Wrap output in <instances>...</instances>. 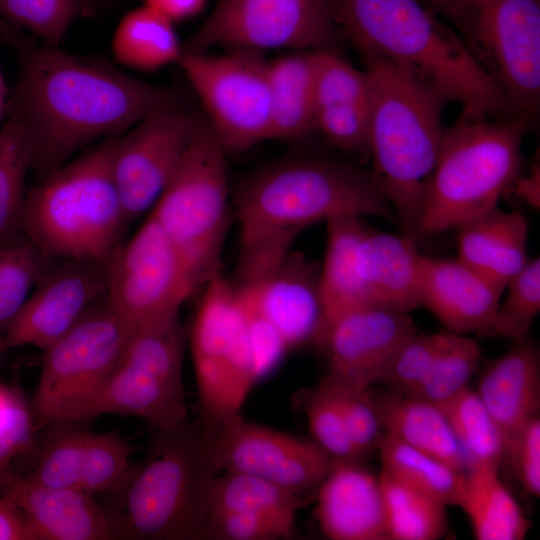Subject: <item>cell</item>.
Segmentation results:
<instances>
[{
    "instance_id": "cell-16",
    "label": "cell",
    "mask_w": 540,
    "mask_h": 540,
    "mask_svg": "<svg viewBox=\"0 0 540 540\" xmlns=\"http://www.w3.org/2000/svg\"><path fill=\"white\" fill-rule=\"evenodd\" d=\"M221 472L254 475L298 495L318 488L334 459L314 440L237 418L212 434Z\"/></svg>"
},
{
    "instance_id": "cell-34",
    "label": "cell",
    "mask_w": 540,
    "mask_h": 540,
    "mask_svg": "<svg viewBox=\"0 0 540 540\" xmlns=\"http://www.w3.org/2000/svg\"><path fill=\"white\" fill-rule=\"evenodd\" d=\"M377 450L381 472L399 483L432 496L447 506L463 499L465 472L384 433Z\"/></svg>"
},
{
    "instance_id": "cell-45",
    "label": "cell",
    "mask_w": 540,
    "mask_h": 540,
    "mask_svg": "<svg viewBox=\"0 0 540 540\" xmlns=\"http://www.w3.org/2000/svg\"><path fill=\"white\" fill-rule=\"evenodd\" d=\"M331 380L337 390L350 439L360 456L363 457L377 449L385 433L373 393L370 388L346 385Z\"/></svg>"
},
{
    "instance_id": "cell-55",
    "label": "cell",
    "mask_w": 540,
    "mask_h": 540,
    "mask_svg": "<svg viewBox=\"0 0 540 540\" xmlns=\"http://www.w3.org/2000/svg\"><path fill=\"white\" fill-rule=\"evenodd\" d=\"M5 341H4V333L0 330V354L6 350Z\"/></svg>"
},
{
    "instance_id": "cell-7",
    "label": "cell",
    "mask_w": 540,
    "mask_h": 540,
    "mask_svg": "<svg viewBox=\"0 0 540 540\" xmlns=\"http://www.w3.org/2000/svg\"><path fill=\"white\" fill-rule=\"evenodd\" d=\"M528 116L490 121L460 115L444 128L420 215L421 238L456 229L495 207L519 175Z\"/></svg>"
},
{
    "instance_id": "cell-33",
    "label": "cell",
    "mask_w": 540,
    "mask_h": 540,
    "mask_svg": "<svg viewBox=\"0 0 540 540\" xmlns=\"http://www.w3.org/2000/svg\"><path fill=\"white\" fill-rule=\"evenodd\" d=\"M174 22L143 5L129 11L118 23L112 37V54L122 66L155 71L179 62L184 48Z\"/></svg>"
},
{
    "instance_id": "cell-15",
    "label": "cell",
    "mask_w": 540,
    "mask_h": 540,
    "mask_svg": "<svg viewBox=\"0 0 540 540\" xmlns=\"http://www.w3.org/2000/svg\"><path fill=\"white\" fill-rule=\"evenodd\" d=\"M199 122L177 105L149 115L118 137L112 174L129 223L153 209Z\"/></svg>"
},
{
    "instance_id": "cell-32",
    "label": "cell",
    "mask_w": 540,
    "mask_h": 540,
    "mask_svg": "<svg viewBox=\"0 0 540 540\" xmlns=\"http://www.w3.org/2000/svg\"><path fill=\"white\" fill-rule=\"evenodd\" d=\"M460 508L478 540H522L531 527L523 510L499 477V468L475 465L465 471Z\"/></svg>"
},
{
    "instance_id": "cell-2",
    "label": "cell",
    "mask_w": 540,
    "mask_h": 540,
    "mask_svg": "<svg viewBox=\"0 0 540 540\" xmlns=\"http://www.w3.org/2000/svg\"><path fill=\"white\" fill-rule=\"evenodd\" d=\"M240 228L238 281L268 274L298 234L342 216L396 219L372 171L321 157H297L263 167L234 197Z\"/></svg>"
},
{
    "instance_id": "cell-43",
    "label": "cell",
    "mask_w": 540,
    "mask_h": 540,
    "mask_svg": "<svg viewBox=\"0 0 540 540\" xmlns=\"http://www.w3.org/2000/svg\"><path fill=\"white\" fill-rule=\"evenodd\" d=\"M507 294L499 303L491 335L513 340L530 334L540 312V260L529 259L525 267L506 285Z\"/></svg>"
},
{
    "instance_id": "cell-39",
    "label": "cell",
    "mask_w": 540,
    "mask_h": 540,
    "mask_svg": "<svg viewBox=\"0 0 540 540\" xmlns=\"http://www.w3.org/2000/svg\"><path fill=\"white\" fill-rule=\"evenodd\" d=\"M481 359L482 351L475 339L446 333L427 375L410 396L443 406L469 387Z\"/></svg>"
},
{
    "instance_id": "cell-10",
    "label": "cell",
    "mask_w": 540,
    "mask_h": 540,
    "mask_svg": "<svg viewBox=\"0 0 540 540\" xmlns=\"http://www.w3.org/2000/svg\"><path fill=\"white\" fill-rule=\"evenodd\" d=\"M190 333L200 422L212 434L242 417L258 381L234 282L221 272L204 285Z\"/></svg>"
},
{
    "instance_id": "cell-17",
    "label": "cell",
    "mask_w": 540,
    "mask_h": 540,
    "mask_svg": "<svg viewBox=\"0 0 540 540\" xmlns=\"http://www.w3.org/2000/svg\"><path fill=\"white\" fill-rule=\"evenodd\" d=\"M109 260L68 259L46 272L5 330L6 348L33 345L45 350L66 335L105 298Z\"/></svg>"
},
{
    "instance_id": "cell-50",
    "label": "cell",
    "mask_w": 540,
    "mask_h": 540,
    "mask_svg": "<svg viewBox=\"0 0 540 540\" xmlns=\"http://www.w3.org/2000/svg\"><path fill=\"white\" fill-rule=\"evenodd\" d=\"M0 540H34L22 512L4 493L0 496Z\"/></svg>"
},
{
    "instance_id": "cell-8",
    "label": "cell",
    "mask_w": 540,
    "mask_h": 540,
    "mask_svg": "<svg viewBox=\"0 0 540 540\" xmlns=\"http://www.w3.org/2000/svg\"><path fill=\"white\" fill-rule=\"evenodd\" d=\"M226 155L200 121L149 213L179 250L198 288L220 272L231 208Z\"/></svg>"
},
{
    "instance_id": "cell-24",
    "label": "cell",
    "mask_w": 540,
    "mask_h": 540,
    "mask_svg": "<svg viewBox=\"0 0 540 540\" xmlns=\"http://www.w3.org/2000/svg\"><path fill=\"white\" fill-rule=\"evenodd\" d=\"M315 128L329 143L347 151L368 150L371 91L365 70L334 52L317 51Z\"/></svg>"
},
{
    "instance_id": "cell-41",
    "label": "cell",
    "mask_w": 540,
    "mask_h": 540,
    "mask_svg": "<svg viewBox=\"0 0 540 540\" xmlns=\"http://www.w3.org/2000/svg\"><path fill=\"white\" fill-rule=\"evenodd\" d=\"M313 440L336 460H360L343 417L334 382L323 377L314 387L301 394Z\"/></svg>"
},
{
    "instance_id": "cell-29",
    "label": "cell",
    "mask_w": 540,
    "mask_h": 540,
    "mask_svg": "<svg viewBox=\"0 0 540 540\" xmlns=\"http://www.w3.org/2000/svg\"><path fill=\"white\" fill-rule=\"evenodd\" d=\"M385 433L465 472L467 462L442 407L410 395L373 393Z\"/></svg>"
},
{
    "instance_id": "cell-21",
    "label": "cell",
    "mask_w": 540,
    "mask_h": 540,
    "mask_svg": "<svg viewBox=\"0 0 540 540\" xmlns=\"http://www.w3.org/2000/svg\"><path fill=\"white\" fill-rule=\"evenodd\" d=\"M4 494L22 512L34 540H111L106 508L90 494L39 483L29 476L4 473Z\"/></svg>"
},
{
    "instance_id": "cell-27",
    "label": "cell",
    "mask_w": 540,
    "mask_h": 540,
    "mask_svg": "<svg viewBox=\"0 0 540 540\" xmlns=\"http://www.w3.org/2000/svg\"><path fill=\"white\" fill-rule=\"evenodd\" d=\"M456 259L502 293L528 263V224L521 212L495 207L456 228Z\"/></svg>"
},
{
    "instance_id": "cell-54",
    "label": "cell",
    "mask_w": 540,
    "mask_h": 540,
    "mask_svg": "<svg viewBox=\"0 0 540 540\" xmlns=\"http://www.w3.org/2000/svg\"><path fill=\"white\" fill-rule=\"evenodd\" d=\"M417 1H423L430 4L438 12L441 11L444 4V0H417Z\"/></svg>"
},
{
    "instance_id": "cell-44",
    "label": "cell",
    "mask_w": 540,
    "mask_h": 540,
    "mask_svg": "<svg viewBox=\"0 0 540 540\" xmlns=\"http://www.w3.org/2000/svg\"><path fill=\"white\" fill-rule=\"evenodd\" d=\"M445 334L417 331L411 335L393 354L376 384L393 393L411 395L427 375Z\"/></svg>"
},
{
    "instance_id": "cell-53",
    "label": "cell",
    "mask_w": 540,
    "mask_h": 540,
    "mask_svg": "<svg viewBox=\"0 0 540 540\" xmlns=\"http://www.w3.org/2000/svg\"><path fill=\"white\" fill-rule=\"evenodd\" d=\"M10 92L0 66V119L7 114Z\"/></svg>"
},
{
    "instance_id": "cell-36",
    "label": "cell",
    "mask_w": 540,
    "mask_h": 540,
    "mask_svg": "<svg viewBox=\"0 0 540 540\" xmlns=\"http://www.w3.org/2000/svg\"><path fill=\"white\" fill-rule=\"evenodd\" d=\"M33 168V151L27 131L13 116L0 129V245L13 244L22 232L27 190L25 180Z\"/></svg>"
},
{
    "instance_id": "cell-25",
    "label": "cell",
    "mask_w": 540,
    "mask_h": 540,
    "mask_svg": "<svg viewBox=\"0 0 540 540\" xmlns=\"http://www.w3.org/2000/svg\"><path fill=\"white\" fill-rule=\"evenodd\" d=\"M476 392L509 445L540 410V351L530 334L487 364Z\"/></svg>"
},
{
    "instance_id": "cell-23",
    "label": "cell",
    "mask_w": 540,
    "mask_h": 540,
    "mask_svg": "<svg viewBox=\"0 0 540 540\" xmlns=\"http://www.w3.org/2000/svg\"><path fill=\"white\" fill-rule=\"evenodd\" d=\"M502 294L483 275L456 258L423 256L421 307L452 333L491 336Z\"/></svg>"
},
{
    "instance_id": "cell-1",
    "label": "cell",
    "mask_w": 540,
    "mask_h": 540,
    "mask_svg": "<svg viewBox=\"0 0 540 540\" xmlns=\"http://www.w3.org/2000/svg\"><path fill=\"white\" fill-rule=\"evenodd\" d=\"M19 75L7 114L30 138L40 178L96 140L123 134L149 115L177 106L174 93L111 64L18 41Z\"/></svg>"
},
{
    "instance_id": "cell-38",
    "label": "cell",
    "mask_w": 540,
    "mask_h": 540,
    "mask_svg": "<svg viewBox=\"0 0 540 540\" xmlns=\"http://www.w3.org/2000/svg\"><path fill=\"white\" fill-rule=\"evenodd\" d=\"M442 407L465 456L467 469L475 465L500 467L507 456V440L475 390H463Z\"/></svg>"
},
{
    "instance_id": "cell-48",
    "label": "cell",
    "mask_w": 540,
    "mask_h": 540,
    "mask_svg": "<svg viewBox=\"0 0 540 540\" xmlns=\"http://www.w3.org/2000/svg\"><path fill=\"white\" fill-rule=\"evenodd\" d=\"M32 424L31 412L22 395L0 386V478L12 459L30 447Z\"/></svg>"
},
{
    "instance_id": "cell-11",
    "label": "cell",
    "mask_w": 540,
    "mask_h": 540,
    "mask_svg": "<svg viewBox=\"0 0 540 540\" xmlns=\"http://www.w3.org/2000/svg\"><path fill=\"white\" fill-rule=\"evenodd\" d=\"M130 327L96 304L61 339L44 350L33 404L43 424L82 420L120 362Z\"/></svg>"
},
{
    "instance_id": "cell-4",
    "label": "cell",
    "mask_w": 540,
    "mask_h": 540,
    "mask_svg": "<svg viewBox=\"0 0 540 540\" xmlns=\"http://www.w3.org/2000/svg\"><path fill=\"white\" fill-rule=\"evenodd\" d=\"M154 432L145 461L111 492L113 539H202L221 473L212 433L200 420Z\"/></svg>"
},
{
    "instance_id": "cell-12",
    "label": "cell",
    "mask_w": 540,
    "mask_h": 540,
    "mask_svg": "<svg viewBox=\"0 0 540 540\" xmlns=\"http://www.w3.org/2000/svg\"><path fill=\"white\" fill-rule=\"evenodd\" d=\"M267 62L258 51L248 49L223 55L184 51L178 62L226 154L271 139Z\"/></svg>"
},
{
    "instance_id": "cell-37",
    "label": "cell",
    "mask_w": 540,
    "mask_h": 540,
    "mask_svg": "<svg viewBox=\"0 0 540 540\" xmlns=\"http://www.w3.org/2000/svg\"><path fill=\"white\" fill-rule=\"evenodd\" d=\"M301 505L300 495L280 485L254 475L224 471L215 481L210 512L255 513L294 528Z\"/></svg>"
},
{
    "instance_id": "cell-47",
    "label": "cell",
    "mask_w": 540,
    "mask_h": 540,
    "mask_svg": "<svg viewBox=\"0 0 540 540\" xmlns=\"http://www.w3.org/2000/svg\"><path fill=\"white\" fill-rule=\"evenodd\" d=\"M242 308L258 380L269 374L288 350L252 296L234 283Z\"/></svg>"
},
{
    "instance_id": "cell-18",
    "label": "cell",
    "mask_w": 540,
    "mask_h": 540,
    "mask_svg": "<svg viewBox=\"0 0 540 540\" xmlns=\"http://www.w3.org/2000/svg\"><path fill=\"white\" fill-rule=\"evenodd\" d=\"M416 332L410 313L378 305L349 311L326 327L319 342L327 352V376L370 388L399 346Z\"/></svg>"
},
{
    "instance_id": "cell-3",
    "label": "cell",
    "mask_w": 540,
    "mask_h": 540,
    "mask_svg": "<svg viewBox=\"0 0 540 540\" xmlns=\"http://www.w3.org/2000/svg\"><path fill=\"white\" fill-rule=\"evenodd\" d=\"M339 28L366 59L399 65L471 118L512 111L455 30L417 0H329ZM514 113V112H513Z\"/></svg>"
},
{
    "instance_id": "cell-40",
    "label": "cell",
    "mask_w": 540,
    "mask_h": 540,
    "mask_svg": "<svg viewBox=\"0 0 540 540\" xmlns=\"http://www.w3.org/2000/svg\"><path fill=\"white\" fill-rule=\"evenodd\" d=\"M95 0H0V17L59 48L70 26L95 12Z\"/></svg>"
},
{
    "instance_id": "cell-9",
    "label": "cell",
    "mask_w": 540,
    "mask_h": 540,
    "mask_svg": "<svg viewBox=\"0 0 540 540\" xmlns=\"http://www.w3.org/2000/svg\"><path fill=\"white\" fill-rule=\"evenodd\" d=\"M440 13L514 114L531 117L540 99V0H444Z\"/></svg>"
},
{
    "instance_id": "cell-42",
    "label": "cell",
    "mask_w": 540,
    "mask_h": 540,
    "mask_svg": "<svg viewBox=\"0 0 540 540\" xmlns=\"http://www.w3.org/2000/svg\"><path fill=\"white\" fill-rule=\"evenodd\" d=\"M28 239L0 245V330L4 333L46 273L45 260Z\"/></svg>"
},
{
    "instance_id": "cell-14",
    "label": "cell",
    "mask_w": 540,
    "mask_h": 540,
    "mask_svg": "<svg viewBox=\"0 0 540 540\" xmlns=\"http://www.w3.org/2000/svg\"><path fill=\"white\" fill-rule=\"evenodd\" d=\"M197 288L179 250L149 214L110 258L105 302L133 329L179 314Z\"/></svg>"
},
{
    "instance_id": "cell-6",
    "label": "cell",
    "mask_w": 540,
    "mask_h": 540,
    "mask_svg": "<svg viewBox=\"0 0 540 540\" xmlns=\"http://www.w3.org/2000/svg\"><path fill=\"white\" fill-rule=\"evenodd\" d=\"M119 135L101 140L27 191L22 232L48 258L108 261L129 224L113 174Z\"/></svg>"
},
{
    "instance_id": "cell-28",
    "label": "cell",
    "mask_w": 540,
    "mask_h": 540,
    "mask_svg": "<svg viewBox=\"0 0 540 540\" xmlns=\"http://www.w3.org/2000/svg\"><path fill=\"white\" fill-rule=\"evenodd\" d=\"M102 414L138 417L153 430L175 428L189 420L183 384L121 361L84 419Z\"/></svg>"
},
{
    "instance_id": "cell-52",
    "label": "cell",
    "mask_w": 540,
    "mask_h": 540,
    "mask_svg": "<svg viewBox=\"0 0 540 540\" xmlns=\"http://www.w3.org/2000/svg\"><path fill=\"white\" fill-rule=\"evenodd\" d=\"M514 193L532 207L540 205V171L539 165L532 168L529 175H518L511 185Z\"/></svg>"
},
{
    "instance_id": "cell-22",
    "label": "cell",
    "mask_w": 540,
    "mask_h": 540,
    "mask_svg": "<svg viewBox=\"0 0 540 540\" xmlns=\"http://www.w3.org/2000/svg\"><path fill=\"white\" fill-rule=\"evenodd\" d=\"M316 517L332 540H387L379 477L360 460H336L318 486Z\"/></svg>"
},
{
    "instance_id": "cell-35",
    "label": "cell",
    "mask_w": 540,
    "mask_h": 540,
    "mask_svg": "<svg viewBox=\"0 0 540 540\" xmlns=\"http://www.w3.org/2000/svg\"><path fill=\"white\" fill-rule=\"evenodd\" d=\"M383 496L387 540H437L447 530V505L407 487L383 472L378 475Z\"/></svg>"
},
{
    "instance_id": "cell-19",
    "label": "cell",
    "mask_w": 540,
    "mask_h": 540,
    "mask_svg": "<svg viewBox=\"0 0 540 540\" xmlns=\"http://www.w3.org/2000/svg\"><path fill=\"white\" fill-rule=\"evenodd\" d=\"M132 447L114 432L53 429L43 441L30 476L41 484L87 494L112 492L128 475Z\"/></svg>"
},
{
    "instance_id": "cell-20",
    "label": "cell",
    "mask_w": 540,
    "mask_h": 540,
    "mask_svg": "<svg viewBox=\"0 0 540 540\" xmlns=\"http://www.w3.org/2000/svg\"><path fill=\"white\" fill-rule=\"evenodd\" d=\"M318 275L319 265L291 250L265 276L234 283L252 296L289 350L310 341L318 343L321 338Z\"/></svg>"
},
{
    "instance_id": "cell-46",
    "label": "cell",
    "mask_w": 540,
    "mask_h": 540,
    "mask_svg": "<svg viewBox=\"0 0 540 540\" xmlns=\"http://www.w3.org/2000/svg\"><path fill=\"white\" fill-rule=\"evenodd\" d=\"M294 528L271 517L239 511L209 513L202 539L275 540L292 535Z\"/></svg>"
},
{
    "instance_id": "cell-51",
    "label": "cell",
    "mask_w": 540,
    "mask_h": 540,
    "mask_svg": "<svg viewBox=\"0 0 540 540\" xmlns=\"http://www.w3.org/2000/svg\"><path fill=\"white\" fill-rule=\"evenodd\" d=\"M206 0H144V5L162 14L172 22L199 14Z\"/></svg>"
},
{
    "instance_id": "cell-49",
    "label": "cell",
    "mask_w": 540,
    "mask_h": 540,
    "mask_svg": "<svg viewBox=\"0 0 540 540\" xmlns=\"http://www.w3.org/2000/svg\"><path fill=\"white\" fill-rule=\"evenodd\" d=\"M515 473L523 489L540 496V417L535 416L513 437L508 445Z\"/></svg>"
},
{
    "instance_id": "cell-30",
    "label": "cell",
    "mask_w": 540,
    "mask_h": 540,
    "mask_svg": "<svg viewBox=\"0 0 540 540\" xmlns=\"http://www.w3.org/2000/svg\"><path fill=\"white\" fill-rule=\"evenodd\" d=\"M326 226V248L318 275L323 311L322 335L337 317L373 305L366 294L357 265V247L367 227L357 216L332 218L326 222Z\"/></svg>"
},
{
    "instance_id": "cell-31",
    "label": "cell",
    "mask_w": 540,
    "mask_h": 540,
    "mask_svg": "<svg viewBox=\"0 0 540 540\" xmlns=\"http://www.w3.org/2000/svg\"><path fill=\"white\" fill-rule=\"evenodd\" d=\"M317 51H301L267 62L271 139H296L315 131Z\"/></svg>"
},
{
    "instance_id": "cell-26",
    "label": "cell",
    "mask_w": 540,
    "mask_h": 540,
    "mask_svg": "<svg viewBox=\"0 0 540 540\" xmlns=\"http://www.w3.org/2000/svg\"><path fill=\"white\" fill-rule=\"evenodd\" d=\"M423 256L412 238L367 228L357 247V265L370 302L406 313L421 307Z\"/></svg>"
},
{
    "instance_id": "cell-13",
    "label": "cell",
    "mask_w": 540,
    "mask_h": 540,
    "mask_svg": "<svg viewBox=\"0 0 540 540\" xmlns=\"http://www.w3.org/2000/svg\"><path fill=\"white\" fill-rule=\"evenodd\" d=\"M338 32L329 0H217L183 48L327 51Z\"/></svg>"
},
{
    "instance_id": "cell-5",
    "label": "cell",
    "mask_w": 540,
    "mask_h": 540,
    "mask_svg": "<svg viewBox=\"0 0 540 540\" xmlns=\"http://www.w3.org/2000/svg\"><path fill=\"white\" fill-rule=\"evenodd\" d=\"M365 62L371 91L368 150L373 156L372 174L402 234L417 242L447 101L399 65L377 58Z\"/></svg>"
}]
</instances>
